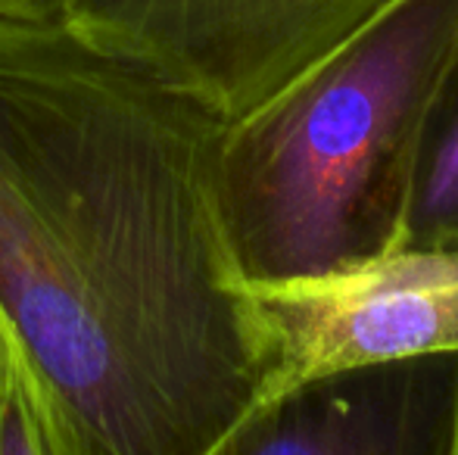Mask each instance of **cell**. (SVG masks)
Instances as JSON below:
<instances>
[{
  "label": "cell",
  "instance_id": "5",
  "mask_svg": "<svg viewBox=\"0 0 458 455\" xmlns=\"http://www.w3.org/2000/svg\"><path fill=\"white\" fill-rule=\"evenodd\" d=\"M458 356L315 377L256 406L206 455H455Z\"/></svg>",
  "mask_w": 458,
  "mask_h": 455
},
{
  "label": "cell",
  "instance_id": "9",
  "mask_svg": "<svg viewBox=\"0 0 458 455\" xmlns=\"http://www.w3.org/2000/svg\"><path fill=\"white\" fill-rule=\"evenodd\" d=\"M0 341H4V331H0Z\"/></svg>",
  "mask_w": 458,
  "mask_h": 455
},
{
  "label": "cell",
  "instance_id": "2",
  "mask_svg": "<svg viewBox=\"0 0 458 455\" xmlns=\"http://www.w3.org/2000/svg\"><path fill=\"white\" fill-rule=\"evenodd\" d=\"M458 0H396L218 147V209L247 284L403 243Z\"/></svg>",
  "mask_w": 458,
  "mask_h": 455
},
{
  "label": "cell",
  "instance_id": "1",
  "mask_svg": "<svg viewBox=\"0 0 458 455\" xmlns=\"http://www.w3.org/2000/svg\"><path fill=\"white\" fill-rule=\"evenodd\" d=\"M228 119L66 19L0 13V331L60 455H206L272 387L218 209Z\"/></svg>",
  "mask_w": 458,
  "mask_h": 455
},
{
  "label": "cell",
  "instance_id": "7",
  "mask_svg": "<svg viewBox=\"0 0 458 455\" xmlns=\"http://www.w3.org/2000/svg\"><path fill=\"white\" fill-rule=\"evenodd\" d=\"M0 455H60L35 381L6 337L0 341Z\"/></svg>",
  "mask_w": 458,
  "mask_h": 455
},
{
  "label": "cell",
  "instance_id": "3",
  "mask_svg": "<svg viewBox=\"0 0 458 455\" xmlns=\"http://www.w3.org/2000/svg\"><path fill=\"white\" fill-rule=\"evenodd\" d=\"M396 0H66L69 25L234 122Z\"/></svg>",
  "mask_w": 458,
  "mask_h": 455
},
{
  "label": "cell",
  "instance_id": "6",
  "mask_svg": "<svg viewBox=\"0 0 458 455\" xmlns=\"http://www.w3.org/2000/svg\"><path fill=\"white\" fill-rule=\"evenodd\" d=\"M403 243L458 249V41L430 106Z\"/></svg>",
  "mask_w": 458,
  "mask_h": 455
},
{
  "label": "cell",
  "instance_id": "4",
  "mask_svg": "<svg viewBox=\"0 0 458 455\" xmlns=\"http://www.w3.org/2000/svg\"><path fill=\"white\" fill-rule=\"evenodd\" d=\"M272 334L268 400L315 377L458 356V249L396 247L250 284Z\"/></svg>",
  "mask_w": 458,
  "mask_h": 455
},
{
  "label": "cell",
  "instance_id": "10",
  "mask_svg": "<svg viewBox=\"0 0 458 455\" xmlns=\"http://www.w3.org/2000/svg\"><path fill=\"white\" fill-rule=\"evenodd\" d=\"M455 455H458V452H455Z\"/></svg>",
  "mask_w": 458,
  "mask_h": 455
},
{
  "label": "cell",
  "instance_id": "8",
  "mask_svg": "<svg viewBox=\"0 0 458 455\" xmlns=\"http://www.w3.org/2000/svg\"><path fill=\"white\" fill-rule=\"evenodd\" d=\"M66 0H0V13L29 19H60Z\"/></svg>",
  "mask_w": 458,
  "mask_h": 455
}]
</instances>
